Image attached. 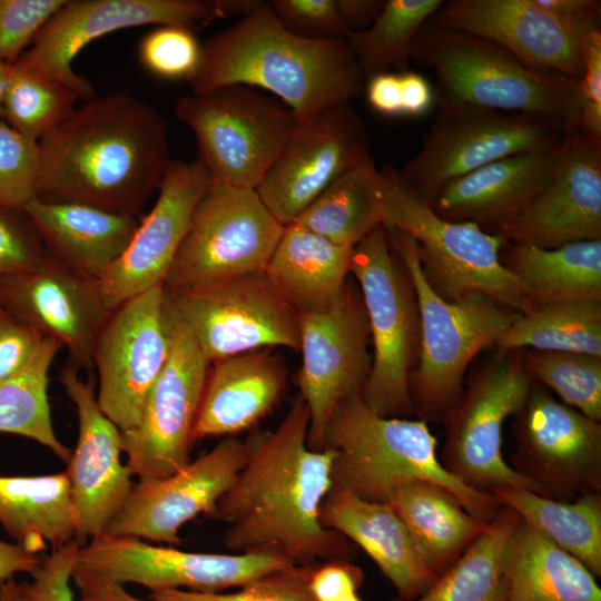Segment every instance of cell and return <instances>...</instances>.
I'll list each match as a JSON object with an SVG mask.
<instances>
[{"label": "cell", "mask_w": 601, "mask_h": 601, "mask_svg": "<svg viewBox=\"0 0 601 601\" xmlns=\"http://www.w3.org/2000/svg\"><path fill=\"white\" fill-rule=\"evenodd\" d=\"M318 518L324 528L358 545L402 601L417 599L439 579L423 562L408 530L390 504L359 499L333 484Z\"/></svg>", "instance_id": "cell-28"}, {"label": "cell", "mask_w": 601, "mask_h": 601, "mask_svg": "<svg viewBox=\"0 0 601 601\" xmlns=\"http://www.w3.org/2000/svg\"><path fill=\"white\" fill-rule=\"evenodd\" d=\"M500 258L519 279L529 309L562 300L601 299V239L552 249L503 242Z\"/></svg>", "instance_id": "cell-35"}, {"label": "cell", "mask_w": 601, "mask_h": 601, "mask_svg": "<svg viewBox=\"0 0 601 601\" xmlns=\"http://www.w3.org/2000/svg\"><path fill=\"white\" fill-rule=\"evenodd\" d=\"M352 250L353 247L289 224L265 274L298 313H325L346 290Z\"/></svg>", "instance_id": "cell-31"}, {"label": "cell", "mask_w": 601, "mask_h": 601, "mask_svg": "<svg viewBox=\"0 0 601 601\" xmlns=\"http://www.w3.org/2000/svg\"><path fill=\"white\" fill-rule=\"evenodd\" d=\"M11 65L0 59V119L3 118V97L7 88Z\"/></svg>", "instance_id": "cell-61"}, {"label": "cell", "mask_w": 601, "mask_h": 601, "mask_svg": "<svg viewBox=\"0 0 601 601\" xmlns=\"http://www.w3.org/2000/svg\"><path fill=\"white\" fill-rule=\"evenodd\" d=\"M176 118L196 136L197 158L215 183L256 189L297 120L277 98L246 85L180 97Z\"/></svg>", "instance_id": "cell-9"}, {"label": "cell", "mask_w": 601, "mask_h": 601, "mask_svg": "<svg viewBox=\"0 0 601 601\" xmlns=\"http://www.w3.org/2000/svg\"><path fill=\"white\" fill-rule=\"evenodd\" d=\"M502 570L505 601H601L587 566L522 520L506 542Z\"/></svg>", "instance_id": "cell-32"}, {"label": "cell", "mask_w": 601, "mask_h": 601, "mask_svg": "<svg viewBox=\"0 0 601 601\" xmlns=\"http://www.w3.org/2000/svg\"><path fill=\"white\" fill-rule=\"evenodd\" d=\"M509 465L535 493L560 501L601 493V423L533 381L513 416Z\"/></svg>", "instance_id": "cell-16"}, {"label": "cell", "mask_w": 601, "mask_h": 601, "mask_svg": "<svg viewBox=\"0 0 601 601\" xmlns=\"http://www.w3.org/2000/svg\"><path fill=\"white\" fill-rule=\"evenodd\" d=\"M41 560L42 558L27 552L18 544L0 540V582L13 578L17 573L31 574Z\"/></svg>", "instance_id": "cell-59"}, {"label": "cell", "mask_w": 601, "mask_h": 601, "mask_svg": "<svg viewBox=\"0 0 601 601\" xmlns=\"http://www.w3.org/2000/svg\"><path fill=\"white\" fill-rule=\"evenodd\" d=\"M342 20L349 32L364 31L381 14L385 0H336Z\"/></svg>", "instance_id": "cell-58"}, {"label": "cell", "mask_w": 601, "mask_h": 601, "mask_svg": "<svg viewBox=\"0 0 601 601\" xmlns=\"http://www.w3.org/2000/svg\"><path fill=\"white\" fill-rule=\"evenodd\" d=\"M381 174V223L414 239L423 274L442 298L481 293L520 313L529 309L519 279L501 262L502 238L439 216L392 165Z\"/></svg>", "instance_id": "cell-7"}, {"label": "cell", "mask_w": 601, "mask_h": 601, "mask_svg": "<svg viewBox=\"0 0 601 601\" xmlns=\"http://www.w3.org/2000/svg\"><path fill=\"white\" fill-rule=\"evenodd\" d=\"M169 347L164 284L120 304L102 326L92 355L99 378L96 396L101 411L121 432L139 422Z\"/></svg>", "instance_id": "cell-19"}, {"label": "cell", "mask_w": 601, "mask_h": 601, "mask_svg": "<svg viewBox=\"0 0 601 601\" xmlns=\"http://www.w3.org/2000/svg\"><path fill=\"white\" fill-rule=\"evenodd\" d=\"M315 564H294L264 574L235 592L160 590L150 592L154 601H315L309 579Z\"/></svg>", "instance_id": "cell-44"}, {"label": "cell", "mask_w": 601, "mask_h": 601, "mask_svg": "<svg viewBox=\"0 0 601 601\" xmlns=\"http://www.w3.org/2000/svg\"><path fill=\"white\" fill-rule=\"evenodd\" d=\"M46 254L24 213L0 208V293L6 277L36 266Z\"/></svg>", "instance_id": "cell-49"}, {"label": "cell", "mask_w": 601, "mask_h": 601, "mask_svg": "<svg viewBox=\"0 0 601 601\" xmlns=\"http://www.w3.org/2000/svg\"><path fill=\"white\" fill-rule=\"evenodd\" d=\"M61 348L56 338L45 337L31 362L0 383V433L31 439L67 463L71 450L53 431L48 398L49 371Z\"/></svg>", "instance_id": "cell-40"}, {"label": "cell", "mask_w": 601, "mask_h": 601, "mask_svg": "<svg viewBox=\"0 0 601 601\" xmlns=\"http://www.w3.org/2000/svg\"><path fill=\"white\" fill-rule=\"evenodd\" d=\"M289 565L294 564L270 552H189L104 533L80 546L75 571L122 585L137 583L151 592L209 593L239 588Z\"/></svg>", "instance_id": "cell-17"}, {"label": "cell", "mask_w": 601, "mask_h": 601, "mask_svg": "<svg viewBox=\"0 0 601 601\" xmlns=\"http://www.w3.org/2000/svg\"><path fill=\"white\" fill-rule=\"evenodd\" d=\"M566 136L528 115L473 106L440 108L421 149L400 175L431 203L444 186L467 173L511 155L554 148Z\"/></svg>", "instance_id": "cell-14"}, {"label": "cell", "mask_w": 601, "mask_h": 601, "mask_svg": "<svg viewBox=\"0 0 601 601\" xmlns=\"http://www.w3.org/2000/svg\"><path fill=\"white\" fill-rule=\"evenodd\" d=\"M495 236L544 249L601 239V147L570 134L544 186Z\"/></svg>", "instance_id": "cell-23"}, {"label": "cell", "mask_w": 601, "mask_h": 601, "mask_svg": "<svg viewBox=\"0 0 601 601\" xmlns=\"http://www.w3.org/2000/svg\"><path fill=\"white\" fill-rule=\"evenodd\" d=\"M384 227L410 275L420 308V353L410 380L413 411L427 423L442 422L463 390L471 362L495 348L520 312L481 293L445 300L425 278L414 239Z\"/></svg>", "instance_id": "cell-6"}, {"label": "cell", "mask_w": 601, "mask_h": 601, "mask_svg": "<svg viewBox=\"0 0 601 601\" xmlns=\"http://www.w3.org/2000/svg\"><path fill=\"white\" fill-rule=\"evenodd\" d=\"M382 174L370 156L326 187L292 223L348 247L382 225Z\"/></svg>", "instance_id": "cell-37"}, {"label": "cell", "mask_w": 601, "mask_h": 601, "mask_svg": "<svg viewBox=\"0 0 601 601\" xmlns=\"http://www.w3.org/2000/svg\"><path fill=\"white\" fill-rule=\"evenodd\" d=\"M308 427L309 412L298 396L274 431L246 440L245 465L211 516L227 522L223 543L229 552H270L292 564L351 560L348 540L319 522L334 453L311 450Z\"/></svg>", "instance_id": "cell-1"}, {"label": "cell", "mask_w": 601, "mask_h": 601, "mask_svg": "<svg viewBox=\"0 0 601 601\" xmlns=\"http://www.w3.org/2000/svg\"><path fill=\"white\" fill-rule=\"evenodd\" d=\"M574 352L601 356V299H571L533 306L519 313L495 346Z\"/></svg>", "instance_id": "cell-38"}, {"label": "cell", "mask_w": 601, "mask_h": 601, "mask_svg": "<svg viewBox=\"0 0 601 601\" xmlns=\"http://www.w3.org/2000/svg\"><path fill=\"white\" fill-rule=\"evenodd\" d=\"M166 311L168 357L146 396L139 422L121 432L126 465L139 481L164 479L190 461L194 427L210 367L191 332L167 303Z\"/></svg>", "instance_id": "cell-15"}, {"label": "cell", "mask_w": 601, "mask_h": 601, "mask_svg": "<svg viewBox=\"0 0 601 601\" xmlns=\"http://www.w3.org/2000/svg\"><path fill=\"white\" fill-rule=\"evenodd\" d=\"M351 274L362 294L373 344L361 396L381 416L408 417L414 414L410 380L420 353V308L410 275L383 225L353 247Z\"/></svg>", "instance_id": "cell-8"}, {"label": "cell", "mask_w": 601, "mask_h": 601, "mask_svg": "<svg viewBox=\"0 0 601 601\" xmlns=\"http://www.w3.org/2000/svg\"><path fill=\"white\" fill-rule=\"evenodd\" d=\"M22 211L49 254L95 280L121 256L141 218L39 198L30 200Z\"/></svg>", "instance_id": "cell-30"}, {"label": "cell", "mask_w": 601, "mask_h": 601, "mask_svg": "<svg viewBox=\"0 0 601 601\" xmlns=\"http://www.w3.org/2000/svg\"><path fill=\"white\" fill-rule=\"evenodd\" d=\"M59 381L78 417V441L65 472L79 518L77 542L83 545L106 532L134 486L132 474L121 463V431L99 407L92 381L85 382L71 364Z\"/></svg>", "instance_id": "cell-25"}, {"label": "cell", "mask_w": 601, "mask_h": 601, "mask_svg": "<svg viewBox=\"0 0 601 601\" xmlns=\"http://www.w3.org/2000/svg\"><path fill=\"white\" fill-rule=\"evenodd\" d=\"M0 302L69 353L70 364L90 368L98 335L110 311L98 283L47 252L36 266L6 277Z\"/></svg>", "instance_id": "cell-24"}, {"label": "cell", "mask_w": 601, "mask_h": 601, "mask_svg": "<svg viewBox=\"0 0 601 601\" xmlns=\"http://www.w3.org/2000/svg\"><path fill=\"white\" fill-rule=\"evenodd\" d=\"M520 521L512 509L502 505L455 564L413 601H505L503 553Z\"/></svg>", "instance_id": "cell-39"}, {"label": "cell", "mask_w": 601, "mask_h": 601, "mask_svg": "<svg viewBox=\"0 0 601 601\" xmlns=\"http://www.w3.org/2000/svg\"><path fill=\"white\" fill-rule=\"evenodd\" d=\"M541 9L580 27H599L600 1L597 0H533Z\"/></svg>", "instance_id": "cell-55"}, {"label": "cell", "mask_w": 601, "mask_h": 601, "mask_svg": "<svg viewBox=\"0 0 601 601\" xmlns=\"http://www.w3.org/2000/svg\"><path fill=\"white\" fill-rule=\"evenodd\" d=\"M164 288L168 307L210 364L270 346L299 351V313L265 270L189 289Z\"/></svg>", "instance_id": "cell-13"}, {"label": "cell", "mask_w": 601, "mask_h": 601, "mask_svg": "<svg viewBox=\"0 0 601 601\" xmlns=\"http://www.w3.org/2000/svg\"><path fill=\"white\" fill-rule=\"evenodd\" d=\"M370 341L362 294L351 279L342 299L328 312L299 313L297 384L309 412L311 450H323L324 431L335 407L361 394L372 365Z\"/></svg>", "instance_id": "cell-18"}, {"label": "cell", "mask_w": 601, "mask_h": 601, "mask_svg": "<svg viewBox=\"0 0 601 601\" xmlns=\"http://www.w3.org/2000/svg\"><path fill=\"white\" fill-rule=\"evenodd\" d=\"M246 456V443L226 436L171 475L139 481L105 533L180 544V528L200 513L213 516L218 500L245 465Z\"/></svg>", "instance_id": "cell-21"}, {"label": "cell", "mask_w": 601, "mask_h": 601, "mask_svg": "<svg viewBox=\"0 0 601 601\" xmlns=\"http://www.w3.org/2000/svg\"><path fill=\"white\" fill-rule=\"evenodd\" d=\"M67 0H0V59L16 63Z\"/></svg>", "instance_id": "cell-47"}, {"label": "cell", "mask_w": 601, "mask_h": 601, "mask_svg": "<svg viewBox=\"0 0 601 601\" xmlns=\"http://www.w3.org/2000/svg\"><path fill=\"white\" fill-rule=\"evenodd\" d=\"M37 197L141 217L173 161L168 122L122 92L88 99L37 141Z\"/></svg>", "instance_id": "cell-2"}, {"label": "cell", "mask_w": 601, "mask_h": 601, "mask_svg": "<svg viewBox=\"0 0 601 601\" xmlns=\"http://www.w3.org/2000/svg\"><path fill=\"white\" fill-rule=\"evenodd\" d=\"M444 4L442 0H385L374 23L349 32L345 40L366 81L372 76L405 67L418 31Z\"/></svg>", "instance_id": "cell-41"}, {"label": "cell", "mask_w": 601, "mask_h": 601, "mask_svg": "<svg viewBox=\"0 0 601 601\" xmlns=\"http://www.w3.org/2000/svg\"><path fill=\"white\" fill-rule=\"evenodd\" d=\"M564 141L554 148L511 155L467 173L444 186L430 205L445 219L472 221L495 235L544 186Z\"/></svg>", "instance_id": "cell-27"}, {"label": "cell", "mask_w": 601, "mask_h": 601, "mask_svg": "<svg viewBox=\"0 0 601 601\" xmlns=\"http://www.w3.org/2000/svg\"><path fill=\"white\" fill-rule=\"evenodd\" d=\"M532 383L520 351L496 352L470 374L442 421L445 441L440 461L450 474L480 492L513 486L535 493L502 450L504 422L520 412Z\"/></svg>", "instance_id": "cell-10"}, {"label": "cell", "mask_w": 601, "mask_h": 601, "mask_svg": "<svg viewBox=\"0 0 601 601\" xmlns=\"http://www.w3.org/2000/svg\"><path fill=\"white\" fill-rule=\"evenodd\" d=\"M43 339L38 331L0 304V383L30 363Z\"/></svg>", "instance_id": "cell-52"}, {"label": "cell", "mask_w": 601, "mask_h": 601, "mask_svg": "<svg viewBox=\"0 0 601 601\" xmlns=\"http://www.w3.org/2000/svg\"><path fill=\"white\" fill-rule=\"evenodd\" d=\"M428 23L491 40L538 70L580 79L581 43L600 29L570 23L533 0H452Z\"/></svg>", "instance_id": "cell-26"}, {"label": "cell", "mask_w": 601, "mask_h": 601, "mask_svg": "<svg viewBox=\"0 0 601 601\" xmlns=\"http://www.w3.org/2000/svg\"><path fill=\"white\" fill-rule=\"evenodd\" d=\"M214 183L198 158L171 161L154 206L141 216L121 256L97 280L110 311L164 283L195 209Z\"/></svg>", "instance_id": "cell-22"}, {"label": "cell", "mask_w": 601, "mask_h": 601, "mask_svg": "<svg viewBox=\"0 0 601 601\" xmlns=\"http://www.w3.org/2000/svg\"><path fill=\"white\" fill-rule=\"evenodd\" d=\"M37 142L0 119V208L22 210L37 197Z\"/></svg>", "instance_id": "cell-46"}, {"label": "cell", "mask_w": 601, "mask_h": 601, "mask_svg": "<svg viewBox=\"0 0 601 601\" xmlns=\"http://www.w3.org/2000/svg\"><path fill=\"white\" fill-rule=\"evenodd\" d=\"M402 115L421 116L434 101V92L427 80L414 71L400 72Z\"/></svg>", "instance_id": "cell-56"}, {"label": "cell", "mask_w": 601, "mask_h": 601, "mask_svg": "<svg viewBox=\"0 0 601 601\" xmlns=\"http://www.w3.org/2000/svg\"><path fill=\"white\" fill-rule=\"evenodd\" d=\"M0 524L16 544L36 555L77 541L79 518L66 472L0 475Z\"/></svg>", "instance_id": "cell-34"}, {"label": "cell", "mask_w": 601, "mask_h": 601, "mask_svg": "<svg viewBox=\"0 0 601 601\" xmlns=\"http://www.w3.org/2000/svg\"><path fill=\"white\" fill-rule=\"evenodd\" d=\"M21 583L13 578L0 582V601H20Z\"/></svg>", "instance_id": "cell-60"}, {"label": "cell", "mask_w": 601, "mask_h": 601, "mask_svg": "<svg viewBox=\"0 0 601 601\" xmlns=\"http://www.w3.org/2000/svg\"><path fill=\"white\" fill-rule=\"evenodd\" d=\"M239 83L269 92L297 122L364 90L365 81L345 39L311 40L288 31L269 2L201 45L191 93Z\"/></svg>", "instance_id": "cell-3"}, {"label": "cell", "mask_w": 601, "mask_h": 601, "mask_svg": "<svg viewBox=\"0 0 601 601\" xmlns=\"http://www.w3.org/2000/svg\"><path fill=\"white\" fill-rule=\"evenodd\" d=\"M80 546L72 541L51 550L30 574L31 581L21 583L20 601H76L70 582Z\"/></svg>", "instance_id": "cell-50"}, {"label": "cell", "mask_w": 601, "mask_h": 601, "mask_svg": "<svg viewBox=\"0 0 601 601\" xmlns=\"http://www.w3.org/2000/svg\"><path fill=\"white\" fill-rule=\"evenodd\" d=\"M436 446L426 421L381 416L361 394L335 407L323 437V450L334 453L333 484L357 497L390 504L400 486L431 482L451 491L470 514L490 522L502 506L500 501L450 474Z\"/></svg>", "instance_id": "cell-4"}, {"label": "cell", "mask_w": 601, "mask_h": 601, "mask_svg": "<svg viewBox=\"0 0 601 601\" xmlns=\"http://www.w3.org/2000/svg\"><path fill=\"white\" fill-rule=\"evenodd\" d=\"M209 367L194 441L234 436L267 415L284 392L286 371L267 349L215 361Z\"/></svg>", "instance_id": "cell-29"}, {"label": "cell", "mask_w": 601, "mask_h": 601, "mask_svg": "<svg viewBox=\"0 0 601 601\" xmlns=\"http://www.w3.org/2000/svg\"><path fill=\"white\" fill-rule=\"evenodd\" d=\"M140 65L165 80H189L201 59V45L195 32L177 26H157L138 45Z\"/></svg>", "instance_id": "cell-45"}, {"label": "cell", "mask_w": 601, "mask_h": 601, "mask_svg": "<svg viewBox=\"0 0 601 601\" xmlns=\"http://www.w3.org/2000/svg\"><path fill=\"white\" fill-rule=\"evenodd\" d=\"M258 0H67L16 62L91 99L92 85L72 68L88 43L127 28L177 26L196 32L216 19L246 16Z\"/></svg>", "instance_id": "cell-11"}, {"label": "cell", "mask_w": 601, "mask_h": 601, "mask_svg": "<svg viewBox=\"0 0 601 601\" xmlns=\"http://www.w3.org/2000/svg\"><path fill=\"white\" fill-rule=\"evenodd\" d=\"M390 505L437 578L455 564L490 523L470 514L451 491L431 482L400 486Z\"/></svg>", "instance_id": "cell-33"}, {"label": "cell", "mask_w": 601, "mask_h": 601, "mask_svg": "<svg viewBox=\"0 0 601 601\" xmlns=\"http://www.w3.org/2000/svg\"><path fill=\"white\" fill-rule=\"evenodd\" d=\"M492 494L523 522L582 562L595 578L601 577V493L560 501L503 486Z\"/></svg>", "instance_id": "cell-36"}, {"label": "cell", "mask_w": 601, "mask_h": 601, "mask_svg": "<svg viewBox=\"0 0 601 601\" xmlns=\"http://www.w3.org/2000/svg\"><path fill=\"white\" fill-rule=\"evenodd\" d=\"M583 75L580 78L581 112L578 130L601 147V31L595 29L581 43Z\"/></svg>", "instance_id": "cell-51"}, {"label": "cell", "mask_w": 601, "mask_h": 601, "mask_svg": "<svg viewBox=\"0 0 601 601\" xmlns=\"http://www.w3.org/2000/svg\"><path fill=\"white\" fill-rule=\"evenodd\" d=\"M71 581L80 592L79 601H154L136 598L122 584L99 580L75 571V569Z\"/></svg>", "instance_id": "cell-57"}, {"label": "cell", "mask_w": 601, "mask_h": 601, "mask_svg": "<svg viewBox=\"0 0 601 601\" xmlns=\"http://www.w3.org/2000/svg\"><path fill=\"white\" fill-rule=\"evenodd\" d=\"M284 229L256 189L214 183L197 205L162 284L189 289L265 270Z\"/></svg>", "instance_id": "cell-12"}, {"label": "cell", "mask_w": 601, "mask_h": 601, "mask_svg": "<svg viewBox=\"0 0 601 601\" xmlns=\"http://www.w3.org/2000/svg\"><path fill=\"white\" fill-rule=\"evenodd\" d=\"M411 59L433 71L440 108L528 115L565 135L579 128L580 79L529 67L491 40L427 22L414 39Z\"/></svg>", "instance_id": "cell-5"}, {"label": "cell", "mask_w": 601, "mask_h": 601, "mask_svg": "<svg viewBox=\"0 0 601 601\" xmlns=\"http://www.w3.org/2000/svg\"><path fill=\"white\" fill-rule=\"evenodd\" d=\"M79 99L67 85L13 63L3 97L2 120L37 142L76 109Z\"/></svg>", "instance_id": "cell-42"}, {"label": "cell", "mask_w": 601, "mask_h": 601, "mask_svg": "<svg viewBox=\"0 0 601 601\" xmlns=\"http://www.w3.org/2000/svg\"><path fill=\"white\" fill-rule=\"evenodd\" d=\"M364 89L370 106L378 114L395 117L402 115L400 73L384 72L365 81Z\"/></svg>", "instance_id": "cell-54"}, {"label": "cell", "mask_w": 601, "mask_h": 601, "mask_svg": "<svg viewBox=\"0 0 601 601\" xmlns=\"http://www.w3.org/2000/svg\"><path fill=\"white\" fill-rule=\"evenodd\" d=\"M370 156L365 122L349 102L336 104L296 122L256 191L287 226L336 178Z\"/></svg>", "instance_id": "cell-20"}, {"label": "cell", "mask_w": 601, "mask_h": 601, "mask_svg": "<svg viewBox=\"0 0 601 601\" xmlns=\"http://www.w3.org/2000/svg\"><path fill=\"white\" fill-rule=\"evenodd\" d=\"M279 22L292 33L311 40L345 39L349 30L336 0H273Z\"/></svg>", "instance_id": "cell-48"}, {"label": "cell", "mask_w": 601, "mask_h": 601, "mask_svg": "<svg viewBox=\"0 0 601 601\" xmlns=\"http://www.w3.org/2000/svg\"><path fill=\"white\" fill-rule=\"evenodd\" d=\"M521 361L533 381L564 404L601 421V356L574 352L522 349Z\"/></svg>", "instance_id": "cell-43"}, {"label": "cell", "mask_w": 601, "mask_h": 601, "mask_svg": "<svg viewBox=\"0 0 601 601\" xmlns=\"http://www.w3.org/2000/svg\"><path fill=\"white\" fill-rule=\"evenodd\" d=\"M362 570L346 559L315 564L309 588L315 601H363L357 591L363 583Z\"/></svg>", "instance_id": "cell-53"}]
</instances>
